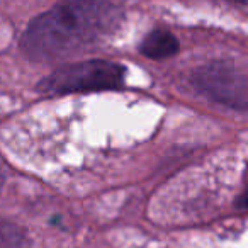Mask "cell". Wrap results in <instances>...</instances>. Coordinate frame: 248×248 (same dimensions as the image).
Listing matches in <instances>:
<instances>
[{"instance_id":"3957f363","label":"cell","mask_w":248,"mask_h":248,"mask_svg":"<svg viewBox=\"0 0 248 248\" xmlns=\"http://www.w3.org/2000/svg\"><path fill=\"white\" fill-rule=\"evenodd\" d=\"M192 83L201 93L231 109L248 107V77L236 66L213 62L192 73Z\"/></svg>"},{"instance_id":"277c9868","label":"cell","mask_w":248,"mask_h":248,"mask_svg":"<svg viewBox=\"0 0 248 248\" xmlns=\"http://www.w3.org/2000/svg\"><path fill=\"white\" fill-rule=\"evenodd\" d=\"M179 48L180 45L177 41V38L170 31H165V29H153L143 39L141 46H140L143 55L152 60L169 58V56L175 55L179 51Z\"/></svg>"},{"instance_id":"5b68a950","label":"cell","mask_w":248,"mask_h":248,"mask_svg":"<svg viewBox=\"0 0 248 248\" xmlns=\"http://www.w3.org/2000/svg\"><path fill=\"white\" fill-rule=\"evenodd\" d=\"M0 248H28L26 234L14 224L0 223Z\"/></svg>"},{"instance_id":"8992f818","label":"cell","mask_w":248,"mask_h":248,"mask_svg":"<svg viewBox=\"0 0 248 248\" xmlns=\"http://www.w3.org/2000/svg\"><path fill=\"white\" fill-rule=\"evenodd\" d=\"M240 204H241V206H243V207H247V209H248V187H247V190H245L243 196H241Z\"/></svg>"},{"instance_id":"52a82bcc","label":"cell","mask_w":248,"mask_h":248,"mask_svg":"<svg viewBox=\"0 0 248 248\" xmlns=\"http://www.w3.org/2000/svg\"><path fill=\"white\" fill-rule=\"evenodd\" d=\"M231 2H238V4H247L248 5V0H231Z\"/></svg>"},{"instance_id":"6da1fadb","label":"cell","mask_w":248,"mask_h":248,"mask_svg":"<svg viewBox=\"0 0 248 248\" xmlns=\"http://www.w3.org/2000/svg\"><path fill=\"white\" fill-rule=\"evenodd\" d=\"M124 12L107 0H62L29 22L21 48L38 62L92 49L121 28Z\"/></svg>"},{"instance_id":"7a4b0ae2","label":"cell","mask_w":248,"mask_h":248,"mask_svg":"<svg viewBox=\"0 0 248 248\" xmlns=\"http://www.w3.org/2000/svg\"><path fill=\"white\" fill-rule=\"evenodd\" d=\"M124 66L104 60L70 63L49 73L38 85V90L46 95L93 92V90L117 89L124 83Z\"/></svg>"}]
</instances>
